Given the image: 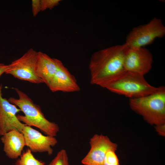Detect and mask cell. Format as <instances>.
Wrapping results in <instances>:
<instances>
[{"label": "cell", "instance_id": "obj_1", "mask_svg": "<svg viewBox=\"0 0 165 165\" xmlns=\"http://www.w3.org/2000/svg\"><path fill=\"white\" fill-rule=\"evenodd\" d=\"M129 48L125 43L106 48L93 54L89 64L90 83L103 87L125 71V58Z\"/></svg>", "mask_w": 165, "mask_h": 165}, {"label": "cell", "instance_id": "obj_2", "mask_svg": "<svg viewBox=\"0 0 165 165\" xmlns=\"http://www.w3.org/2000/svg\"><path fill=\"white\" fill-rule=\"evenodd\" d=\"M14 90L18 98L10 97L8 100L24 113V116L17 115L19 120L26 125L38 128L46 135L56 136L60 130L58 125L47 119L40 107L35 104L26 94L17 88Z\"/></svg>", "mask_w": 165, "mask_h": 165}, {"label": "cell", "instance_id": "obj_3", "mask_svg": "<svg viewBox=\"0 0 165 165\" xmlns=\"http://www.w3.org/2000/svg\"><path fill=\"white\" fill-rule=\"evenodd\" d=\"M129 105L134 112L141 116L151 125L165 123V87H158L153 93L129 99Z\"/></svg>", "mask_w": 165, "mask_h": 165}, {"label": "cell", "instance_id": "obj_4", "mask_svg": "<svg viewBox=\"0 0 165 165\" xmlns=\"http://www.w3.org/2000/svg\"><path fill=\"white\" fill-rule=\"evenodd\" d=\"M102 87L130 99L147 96L158 89L148 83L144 76L126 71Z\"/></svg>", "mask_w": 165, "mask_h": 165}, {"label": "cell", "instance_id": "obj_5", "mask_svg": "<svg viewBox=\"0 0 165 165\" xmlns=\"http://www.w3.org/2000/svg\"><path fill=\"white\" fill-rule=\"evenodd\" d=\"M165 35V27L161 20L154 17L148 23L134 28L127 35L126 43L129 48L144 47Z\"/></svg>", "mask_w": 165, "mask_h": 165}, {"label": "cell", "instance_id": "obj_6", "mask_svg": "<svg viewBox=\"0 0 165 165\" xmlns=\"http://www.w3.org/2000/svg\"><path fill=\"white\" fill-rule=\"evenodd\" d=\"M38 54V52L33 48L30 49L20 58L8 64L5 73L20 80L32 83H43L35 72Z\"/></svg>", "mask_w": 165, "mask_h": 165}, {"label": "cell", "instance_id": "obj_7", "mask_svg": "<svg viewBox=\"0 0 165 165\" xmlns=\"http://www.w3.org/2000/svg\"><path fill=\"white\" fill-rule=\"evenodd\" d=\"M152 54L145 47L129 48L126 55L125 70L144 76L152 68Z\"/></svg>", "mask_w": 165, "mask_h": 165}, {"label": "cell", "instance_id": "obj_8", "mask_svg": "<svg viewBox=\"0 0 165 165\" xmlns=\"http://www.w3.org/2000/svg\"><path fill=\"white\" fill-rule=\"evenodd\" d=\"M90 149L81 161L83 165H103L105 154L110 149L116 150L117 144L107 136L94 134L90 139Z\"/></svg>", "mask_w": 165, "mask_h": 165}, {"label": "cell", "instance_id": "obj_9", "mask_svg": "<svg viewBox=\"0 0 165 165\" xmlns=\"http://www.w3.org/2000/svg\"><path fill=\"white\" fill-rule=\"evenodd\" d=\"M2 89V85L0 84V136L13 130L21 132L25 125L17 117V114L21 111L6 98L3 97Z\"/></svg>", "mask_w": 165, "mask_h": 165}, {"label": "cell", "instance_id": "obj_10", "mask_svg": "<svg viewBox=\"0 0 165 165\" xmlns=\"http://www.w3.org/2000/svg\"><path fill=\"white\" fill-rule=\"evenodd\" d=\"M21 133L23 134L27 146L33 152H46L49 155L53 154L52 147L57 142L54 137L44 135L31 126L25 125Z\"/></svg>", "mask_w": 165, "mask_h": 165}, {"label": "cell", "instance_id": "obj_11", "mask_svg": "<svg viewBox=\"0 0 165 165\" xmlns=\"http://www.w3.org/2000/svg\"><path fill=\"white\" fill-rule=\"evenodd\" d=\"M57 68L48 87L53 92H77L80 90L75 78L62 62L56 59Z\"/></svg>", "mask_w": 165, "mask_h": 165}, {"label": "cell", "instance_id": "obj_12", "mask_svg": "<svg viewBox=\"0 0 165 165\" xmlns=\"http://www.w3.org/2000/svg\"><path fill=\"white\" fill-rule=\"evenodd\" d=\"M3 150L9 158L15 159L20 156L25 145L23 134L15 130H12L1 136Z\"/></svg>", "mask_w": 165, "mask_h": 165}, {"label": "cell", "instance_id": "obj_13", "mask_svg": "<svg viewBox=\"0 0 165 165\" xmlns=\"http://www.w3.org/2000/svg\"><path fill=\"white\" fill-rule=\"evenodd\" d=\"M56 59L52 58L47 54L38 52L35 67L37 75L48 86L56 71Z\"/></svg>", "mask_w": 165, "mask_h": 165}, {"label": "cell", "instance_id": "obj_14", "mask_svg": "<svg viewBox=\"0 0 165 165\" xmlns=\"http://www.w3.org/2000/svg\"><path fill=\"white\" fill-rule=\"evenodd\" d=\"M16 165H44V163L36 159L28 148L23 152L15 163Z\"/></svg>", "mask_w": 165, "mask_h": 165}, {"label": "cell", "instance_id": "obj_15", "mask_svg": "<svg viewBox=\"0 0 165 165\" xmlns=\"http://www.w3.org/2000/svg\"><path fill=\"white\" fill-rule=\"evenodd\" d=\"M48 165H69L66 150L62 149L58 152L56 156Z\"/></svg>", "mask_w": 165, "mask_h": 165}, {"label": "cell", "instance_id": "obj_16", "mask_svg": "<svg viewBox=\"0 0 165 165\" xmlns=\"http://www.w3.org/2000/svg\"><path fill=\"white\" fill-rule=\"evenodd\" d=\"M116 150L110 149L106 152L104 160L103 165H120L116 153Z\"/></svg>", "mask_w": 165, "mask_h": 165}, {"label": "cell", "instance_id": "obj_17", "mask_svg": "<svg viewBox=\"0 0 165 165\" xmlns=\"http://www.w3.org/2000/svg\"><path fill=\"white\" fill-rule=\"evenodd\" d=\"M61 1L60 0H41V11L53 8L59 4Z\"/></svg>", "mask_w": 165, "mask_h": 165}, {"label": "cell", "instance_id": "obj_18", "mask_svg": "<svg viewBox=\"0 0 165 165\" xmlns=\"http://www.w3.org/2000/svg\"><path fill=\"white\" fill-rule=\"evenodd\" d=\"M31 7L33 16L35 17L42 11L41 0H32Z\"/></svg>", "mask_w": 165, "mask_h": 165}, {"label": "cell", "instance_id": "obj_19", "mask_svg": "<svg viewBox=\"0 0 165 165\" xmlns=\"http://www.w3.org/2000/svg\"><path fill=\"white\" fill-rule=\"evenodd\" d=\"M155 129L159 135L165 136V123L156 125Z\"/></svg>", "mask_w": 165, "mask_h": 165}, {"label": "cell", "instance_id": "obj_20", "mask_svg": "<svg viewBox=\"0 0 165 165\" xmlns=\"http://www.w3.org/2000/svg\"><path fill=\"white\" fill-rule=\"evenodd\" d=\"M8 64H5L0 63V77L4 73H5L8 68Z\"/></svg>", "mask_w": 165, "mask_h": 165}]
</instances>
